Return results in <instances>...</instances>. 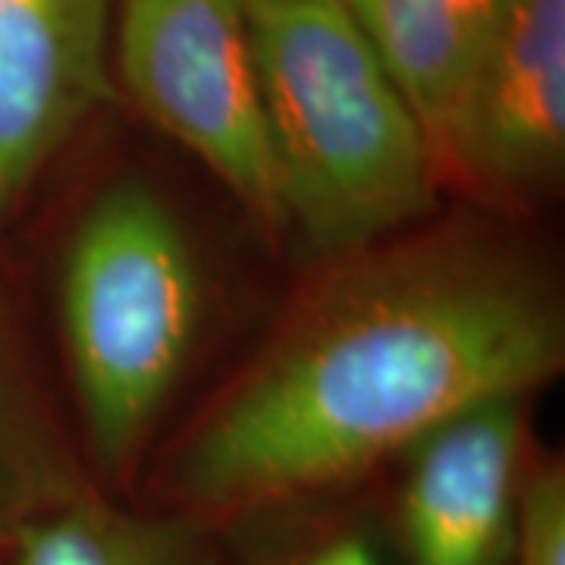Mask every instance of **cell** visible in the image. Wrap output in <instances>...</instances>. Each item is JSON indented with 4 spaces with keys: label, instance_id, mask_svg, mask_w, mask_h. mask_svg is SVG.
Here are the masks:
<instances>
[{
    "label": "cell",
    "instance_id": "8",
    "mask_svg": "<svg viewBox=\"0 0 565 565\" xmlns=\"http://www.w3.org/2000/svg\"><path fill=\"white\" fill-rule=\"evenodd\" d=\"M515 0H343L390 79L422 122L430 151L487 44Z\"/></svg>",
    "mask_w": 565,
    "mask_h": 565
},
{
    "label": "cell",
    "instance_id": "7",
    "mask_svg": "<svg viewBox=\"0 0 565 565\" xmlns=\"http://www.w3.org/2000/svg\"><path fill=\"white\" fill-rule=\"evenodd\" d=\"M522 444V399H500L412 446L403 487L408 565H512Z\"/></svg>",
    "mask_w": 565,
    "mask_h": 565
},
{
    "label": "cell",
    "instance_id": "5",
    "mask_svg": "<svg viewBox=\"0 0 565 565\" xmlns=\"http://www.w3.org/2000/svg\"><path fill=\"white\" fill-rule=\"evenodd\" d=\"M434 154L497 199H525L559 180L565 0H515L509 7Z\"/></svg>",
    "mask_w": 565,
    "mask_h": 565
},
{
    "label": "cell",
    "instance_id": "12",
    "mask_svg": "<svg viewBox=\"0 0 565 565\" xmlns=\"http://www.w3.org/2000/svg\"><path fill=\"white\" fill-rule=\"evenodd\" d=\"M302 565H384L381 556L374 553V546L364 537H340L333 544L321 546L315 556H308Z\"/></svg>",
    "mask_w": 565,
    "mask_h": 565
},
{
    "label": "cell",
    "instance_id": "4",
    "mask_svg": "<svg viewBox=\"0 0 565 565\" xmlns=\"http://www.w3.org/2000/svg\"><path fill=\"white\" fill-rule=\"evenodd\" d=\"M117 66L163 132L252 214L286 223L245 0H120Z\"/></svg>",
    "mask_w": 565,
    "mask_h": 565
},
{
    "label": "cell",
    "instance_id": "2",
    "mask_svg": "<svg viewBox=\"0 0 565 565\" xmlns=\"http://www.w3.org/2000/svg\"><path fill=\"white\" fill-rule=\"evenodd\" d=\"M286 223L364 248L430 207L434 151L343 0H245Z\"/></svg>",
    "mask_w": 565,
    "mask_h": 565
},
{
    "label": "cell",
    "instance_id": "1",
    "mask_svg": "<svg viewBox=\"0 0 565 565\" xmlns=\"http://www.w3.org/2000/svg\"><path fill=\"white\" fill-rule=\"evenodd\" d=\"M563 362V305L527 264L415 252L299 323L185 444L177 487L199 512H236L343 484Z\"/></svg>",
    "mask_w": 565,
    "mask_h": 565
},
{
    "label": "cell",
    "instance_id": "6",
    "mask_svg": "<svg viewBox=\"0 0 565 565\" xmlns=\"http://www.w3.org/2000/svg\"><path fill=\"white\" fill-rule=\"evenodd\" d=\"M114 0H0V207L110 98Z\"/></svg>",
    "mask_w": 565,
    "mask_h": 565
},
{
    "label": "cell",
    "instance_id": "10",
    "mask_svg": "<svg viewBox=\"0 0 565 565\" xmlns=\"http://www.w3.org/2000/svg\"><path fill=\"white\" fill-rule=\"evenodd\" d=\"M76 497H82L79 481L10 359L0 330V515H25L29 522Z\"/></svg>",
    "mask_w": 565,
    "mask_h": 565
},
{
    "label": "cell",
    "instance_id": "3",
    "mask_svg": "<svg viewBox=\"0 0 565 565\" xmlns=\"http://www.w3.org/2000/svg\"><path fill=\"white\" fill-rule=\"evenodd\" d=\"M63 337L85 434L107 471L136 459L202 315V282L177 214L141 182L98 195L63 264Z\"/></svg>",
    "mask_w": 565,
    "mask_h": 565
},
{
    "label": "cell",
    "instance_id": "9",
    "mask_svg": "<svg viewBox=\"0 0 565 565\" xmlns=\"http://www.w3.org/2000/svg\"><path fill=\"white\" fill-rule=\"evenodd\" d=\"M17 565H217L202 527L76 497L22 522Z\"/></svg>",
    "mask_w": 565,
    "mask_h": 565
},
{
    "label": "cell",
    "instance_id": "11",
    "mask_svg": "<svg viewBox=\"0 0 565 565\" xmlns=\"http://www.w3.org/2000/svg\"><path fill=\"white\" fill-rule=\"evenodd\" d=\"M512 565H565V475L544 465L522 481Z\"/></svg>",
    "mask_w": 565,
    "mask_h": 565
}]
</instances>
